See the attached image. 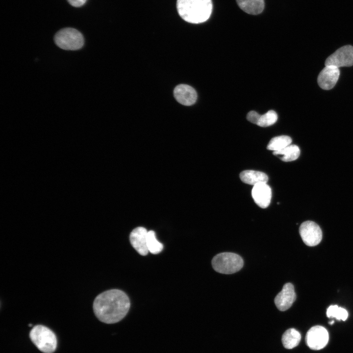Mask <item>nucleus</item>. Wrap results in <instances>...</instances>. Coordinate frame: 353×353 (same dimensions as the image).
<instances>
[{
  "label": "nucleus",
  "mask_w": 353,
  "mask_h": 353,
  "mask_svg": "<svg viewBox=\"0 0 353 353\" xmlns=\"http://www.w3.org/2000/svg\"><path fill=\"white\" fill-rule=\"evenodd\" d=\"M239 7L251 15L261 13L264 8V0H236Z\"/></svg>",
  "instance_id": "obj_15"
},
{
  "label": "nucleus",
  "mask_w": 353,
  "mask_h": 353,
  "mask_svg": "<svg viewBox=\"0 0 353 353\" xmlns=\"http://www.w3.org/2000/svg\"><path fill=\"white\" fill-rule=\"evenodd\" d=\"M54 42L60 48L68 50L81 49L84 43L82 34L73 28H65L58 31L54 36Z\"/></svg>",
  "instance_id": "obj_5"
},
{
  "label": "nucleus",
  "mask_w": 353,
  "mask_h": 353,
  "mask_svg": "<svg viewBox=\"0 0 353 353\" xmlns=\"http://www.w3.org/2000/svg\"><path fill=\"white\" fill-rule=\"evenodd\" d=\"M291 138L288 136L281 135L273 138L268 143L267 149L277 151L281 150L291 144Z\"/></svg>",
  "instance_id": "obj_18"
},
{
  "label": "nucleus",
  "mask_w": 353,
  "mask_h": 353,
  "mask_svg": "<svg viewBox=\"0 0 353 353\" xmlns=\"http://www.w3.org/2000/svg\"><path fill=\"white\" fill-rule=\"evenodd\" d=\"M260 116L261 115L257 112L254 111H251L248 113L247 119L250 122L257 125Z\"/></svg>",
  "instance_id": "obj_22"
},
{
  "label": "nucleus",
  "mask_w": 353,
  "mask_h": 353,
  "mask_svg": "<svg viewBox=\"0 0 353 353\" xmlns=\"http://www.w3.org/2000/svg\"><path fill=\"white\" fill-rule=\"evenodd\" d=\"M273 153L282 161L289 162L298 158L300 154V150L297 145L290 144L281 150L274 151Z\"/></svg>",
  "instance_id": "obj_16"
},
{
  "label": "nucleus",
  "mask_w": 353,
  "mask_h": 353,
  "mask_svg": "<svg viewBox=\"0 0 353 353\" xmlns=\"http://www.w3.org/2000/svg\"><path fill=\"white\" fill-rule=\"evenodd\" d=\"M301 339L300 333L294 328H289L283 333L282 336V343L284 347L287 349H292L297 346Z\"/></svg>",
  "instance_id": "obj_17"
},
{
  "label": "nucleus",
  "mask_w": 353,
  "mask_h": 353,
  "mask_svg": "<svg viewBox=\"0 0 353 353\" xmlns=\"http://www.w3.org/2000/svg\"><path fill=\"white\" fill-rule=\"evenodd\" d=\"M329 339L327 330L321 326L311 328L305 336V342L307 346L313 350H319L324 348Z\"/></svg>",
  "instance_id": "obj_7"
},
{
  "label": "nucleus",
  "mask_w": 353,
  "mask_h": 353,
  "mask_svg": "<svg viewBox=\"0 0 353 353\" xmlns=\"http://www.w3.org/2000/svg\"><path fill=\"white\" fill-rule=\"evenodd\" d=\"M29 337L33 343L43 353H52L56 350V336L51 329L44 326H34L30 331Z\"/></svg>",
  "instance_id": "obj_3"
},
{
  "label": "nucleus",
  "mask_w": 353,
  "mask_h": 353,
  "mask_svg": "<svg viewBox=\"0 0 353 353\" xmlns=\"http://www.w3.org/2000/svg\"><path fill=\"white\" fill-rule=\"evenodd\" d=\"M130 303L128 296L119 289L104 291L95 299L93 310L96 317L107 324L118 323L128 313Z\"/></svg>",
  "instance_id": "obj_1"
},
{
  "label": "nucleus",
  "mask_w": 353,
  "mask_h": 353,
  "mask_svg": "<svg viewBox=\"0 0 353 353\" xmlns=\"http://www.w3.org/2000/svg\"><path fill=\"white\" fill-rule=\"evenodd\" d=\"M296 295L293 285L287 283L275 298V304L278 310L284 311L289 309L295 302Z\"/></svg>",
  "instance_id": "obj_9"
},
{
  "label": "nucleus",
  "mask_w": 353,
  "mask_h": 353,
  "mask_svg": "<svg viewBox=\"0 0 353 353\" xmlns=\"http://www.w3.org/2000/svg\"><path fill=\"white\" fill-rule=\"evenodd\" d=\"M299 233L303 242L308 246L317 245L322 239L321 229L313 221H307L303 223L299 227Z\"/></svg>",
  "instance_id": "obj_6"
},
{
  "label": "nucleus",
  "mask_w": 353,
  "mask_h": 353,
  "mask_svg": "<svg viewBox=\"0 0 353 353\" xmlns=\"http://www.w3.org/2000/svg\"><path fill=\"white\" fill-rule=\"evenodd\" d=\"M353 65V47L346 45L336 50L329 56L325 61V66L337 68Z\"/></svg>",
  "instance_id": "obj_8"
},
{
  "label": "nucleus",
  "mask_w": 353,
  "mask_h": 353,
  "mask_svg": "<svg viewBox=\"0 0 353 353\" xmlns=\"http://www.w3.org/2000/svg\"><path fill=\"white\" fill-rule=\"evenodd\" d=\"M327 316L328 318H335L338 320L345 321L348 316L347 311L337 305L329 306L327 310Z\"/></svg>",
  "instance_id": "obj_20"
},
{
  "label": "nucleus",
  "mask_w": 353,
  "mask_h": 353,
  "mask_svg": "<svg viewBox=\"0 0 353 353\" xmlns=\"http://www.w3.org/2000/svg\"><path fill=\"white\" fill-rule=\"evenodd\" d=\"M339 75L340 71L338 68L332 66H326L318 76V83L323 89H331L336 84Z\"/></svg>",
  "instance_id": "obj_10"
},
{
  "label": "nucleus",
  "mask_w": 353,
  "mask_h": 353,
  "mask_svg": "<svg viewBox=\"0 0 353 353\" xmlns=\"http://www.w3.org/2000/svg\"><path fill=\"white\" fill-rule=\"evenodd\" d=\"M148 231L141 227L134 228L130 233L129 240L133 248L142 255H146L149 251L147 245Z\"/></svg>",
  "instance_id": "obj_11"
},
{
  "label": "nucleus",
  "mask_w": 353,
  "mask_h": 353,
  "mask_svg": "<svg viewBox=\"0 0 353 353\" xmlns=\"http://www.w3.org/2000/svg\"><path fill=\"white\" fill-rule=\"evenodd\" d=\"M174 94L176 100L184 105H191L195 103L197 95L195 90L186 84H180L176 87Z\"/></svg>",
  "instance_id": "obj_13"
},
{
  "label": "nucleus",
  "mask_w": 353,
  "mask_h": 353,
  "mask_svg": "<svg viewBox=\"0 0 353 353\" xmlns=\"http://www.w3.org/2000/svg\"><path fill=\"white\" fill-rule=\"evenodd\" d=\"M87 0H68L69 3L74 7H80L83 5Z\"/></svg>",
  "instance_id": "obj_23"
},
{
  "label": "nucleus",
  "mask_w": 353,
  "mask_h": 353,
  "mask_svg": "<svg viewBox=\"0 0 353 353\" xmlns=\"http://www.w3.org/2000/svg\"><path fill=\"white\" fill-rule=\"evenodd\" d=\"M147 245L149 252L154 254L160 253L163 249V244L157 240L155 233L153 230L148 231Z\"/></svg>",
  "instance_id": "obj_19"
},
{
  "label": "nucleus",
  "mask_w": 353,
  "mask_h": 353,
  "mask_svg": "<svg viewBox=\"0 0 353 353\" xmlns=\"http://www.w3.org/2000/svg\"><path fill=\"white\" fill-rule=\"evenodd\" d=\"M240 178L243 182L253 186L260 183H267L268 180L266 174L254 170L242 171L240 174Z\"/></svg>",
  "instance_id": "obj_14"
},
{
  "label": "nucleus",
  "mask_w": 353,
  "mask_h": 353,
  "mask_svg": "<svg viewBox=\"0 0 353 353\" xmlns=\"http://www.w3.org/2000/svg\"><path fill=\"white\" fill-rule=\"evenodd\" d=\"M277 120V115L274 110H269L260 117L257 125L267 127L274 124Z\"/></svg>",
  "instance_id": "obj_21"
},
{
  "label": "nucleus",
  "mask_w": 353,
  "mask_h": 353,
  "mask_svg": "<svg viewBox=\"0 0 353 353\" xmlns=\"http://www.w3.org/2000/svg\"><path fill=\"white\" fill-rule=\"evenodd\" d=\"M334 321H331L329 322V324L330 325H332V324H334Z\"/></svg>",
  "instance_id": "obj_24"
},
{
  "label": "nucleus",
  "mask_w": 353,
  "mask_h": 353,
  "mask_svg": "<svg viewBox=\"0 0 353 353\" xmlns=\"http://www.w3.org/2000/svg\"><path fill=\"white\" fill-rule=\"evenodd\" d=\"M213 5L211 0H177L176 9L180 17L191 24L206 22L210 17Z\"/></svg>",
  "instance_id": "obj_2"
},
{
  "label": "nucleus",
  "mask_w": 353,
  "mask_h": 353,
  "mask_svg": "<svg viewBox=\"0 0 353 353\" xmlns=\"http://www.w3.org/2000/svg\"><path fill=\"white\" fill-rule=\"evenodd\" d=\"M252 197L256 204L261 208L267 207L271 202L272 191L266 183H260L253 186L252 190Z\"/></svg>",
  "instance_id": "obj_12"
},
{
  "label": "nucleus",
  "mask_w": 353,
  "mask_h": 353,
  "mask_svg": "<svg viewBox=\"0 0 353 353\" xmlns=\"http://www.w3.org/2000/svg\"><path fill=\"white\" fill-rule=\"evenodd\" d=\"M243 264L242 258L232 252L219 253L212 260V265L215 271L224 274H231L239 271Z\"/></svg>",
  "instance_id": "obj_4"
}]
</instances>
